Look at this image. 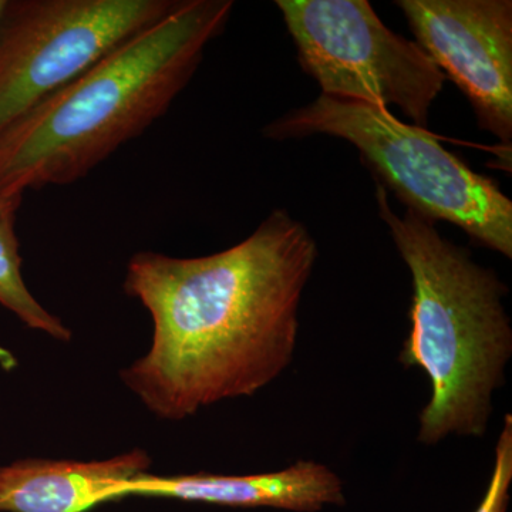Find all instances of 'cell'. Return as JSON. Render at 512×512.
I'll return each instance as SVG.
<instances>
[{"label": "cell", "instance_id": "1", "mask_svg": "<svg viewBox=\"0 0 512 512\" xmlns=\"http://www.w3.org/2000/svg\"><path fill=\"white\" fill-rule=\"evenodd\" d=\"M316 259L311 232L285 210L217 254L138 252L124 291L150 313L153 343L121 380L161 420L254 396L292 363Z\"/></svg>", "mask_w": 512, "mask_h": 512}, {"label": "cell", "instance_id": "2", "mask_svg": "<svg viewBox=\"0 0 512 512\" xmlns=\"http://www.w3.org/2000/svg\"><path fill=\"white\" fill-rule=\"evenodd\" d=\"M231 0H181L0 136V192L72 184L163 117L224 32Z\"/></svg>", "mask_w": 512, "mask_h": 512}, {"label": "cell", "instance_id": "3", "mask_svg": "<svg viewBox=\"0 0 512 512\" xmlns=\"http://www.w3.org/2000/svg\"><path fill=\"white\" fill-rule=\"evenodd\" d=\"M376 201L412 274V328L399 360L404 367H419L431 383L417 440L433 446L450 434L483 437L493 394L504 383L512 355L511 320L503 303L508 288L433 222L412 210L396 214L379 183Z\"/></svg>", "mask_w": 512, "mask_h": 512}, {"label": "cell", "instance_id": "4", "mask_svg": "<svg viewBox=\"0 0 512 512\" xmlns=\"http://www.w3.org/2000/svg\"><path fill=\"white\" fill-rule=\"evenodd\" d=\"M284 141L323 134L359 151L377 183L420 217L444 221L481 247L512 258V202L500 185L446 150L426 128L403 123L390 110L323 96L265 127Z\"/></svg>", "mask_w": 512, "mask_h": 512}, {"label": "cell", "instance_id": "5", "mask_svg": "<svg viewBox=\"0 0 512 512\" xmlns=\"http://www.w3.org/2000/svg\"><path fill=\"white\" fill-rule=\"evenodd\" d=\"M301 67L323 96L396 106L426 128L446 77L416 42L387 28L366 0H278Z\"/></svg>", "mask_w": 512, "mask_h": 512}, {"label": "cell", "instance_id": "6", "mask_svg": "<svg viewBox=\"0 0 512 512\" xmlns=\"http://www.w3.org/2000/svg\"><path fill=\"white\" fill-rule=\"evenodd\" d=\"M175 0H8L0 22V136Z\"/></svg>", "mask_w": 512, "mask_h": 512}, {"label": "cell", "instance_id": "7", "mask_svg": "<svg viewBox=\"0 0 512 512\" xmlns=\"http://www.w3.org/2000/svg\"><path fill=\"white\" fill-rule=\"evenodd\" d=\"M416 43L456 84L478 126L512 140L511 0H397Z\"/></svg>", "mask_w": 512, "mask_h": 512}, {"label": "cell", "instance_id": "8", "mask_svg": "<svg viewBox=\"0 0 512 512\" xmlns=\"http://www.w3.org/2000/svg\"><path fill=\"white\" fill-rule=\"evenodd\" d=\"M127 497L295 512H316L326 505L346 503L338 474L316 461H296L285 470L252 476L197 473L158 477L146 473L124 487L123 498Z\"/></svg>", "mask_w": 512, "mask_h": 512}, {"label": "cell", "instance_id": "9", "mask_svg": "<svg viewBox=\"0 0 512 512\" xmlns=\"http://www.w3.org/2000/svg\"><path fill=\"white\" fill-rule=\"evenodd\" d=\"M151 464L144 450L101 461H15L0 466V512H89L123 500L124 487Z\"/></svg>", "mask_w": 512, "mask_h": 512}, {"label": "cell", "instance_id": "10", "mask_svg": "<svg viewBox=\"0 0 512 512\" xmlns=\"http://www.w3.org/2000/svg\"><path fill=\"white\" fill-rule=\"evenodd\" d=\"M20 268L22 258L16 235V212H10L0 217V305L15 313L30 329L45 332L60 342H70V329L36 301L23 281Z\"/></svg>", "mask_w": 512, "mask_h": 512}, {"label": "cell", "instance_id": "11", "mask_svg": "<svg viewBox=\"0 0 512 512\" xmlns=\"http://www.w3.org/2000/svg\"><path fill=\"white\" fill-rule=\"evenodd\" d=\"M512 483V416L504 417L503 431L495 447L493 476L476 512H507Z\"/></svg>", "mask_w": 512, "mask_h": 512}, {"label": "cell", "instance_id": "12", "mask_svg": "<svg viewBox=\"0 0 512 512\" xmlns=\"http://www.w3.org/2000/svg\"><path fill=\"white\" fill-rule=\"evenodd\" d=\"M23 198H8L0 192V217L18 211Z\"/></svg>", "mask_w": 512, "mask_h": 512}, {"label": "cell", "instance_id": "13", "mask_svg": "<svg viewBox=\"0 0 512 512\" xmlns=\"http://www.w3.org/2000/svg\"><path fill=\"white\" fill-rule=\"evenodd\" d=\"M6 6H8V0H0V22H2L3 15H5Z\"/></svg>", "mask_w": 512, "mask_h": 512}]
</instances>
